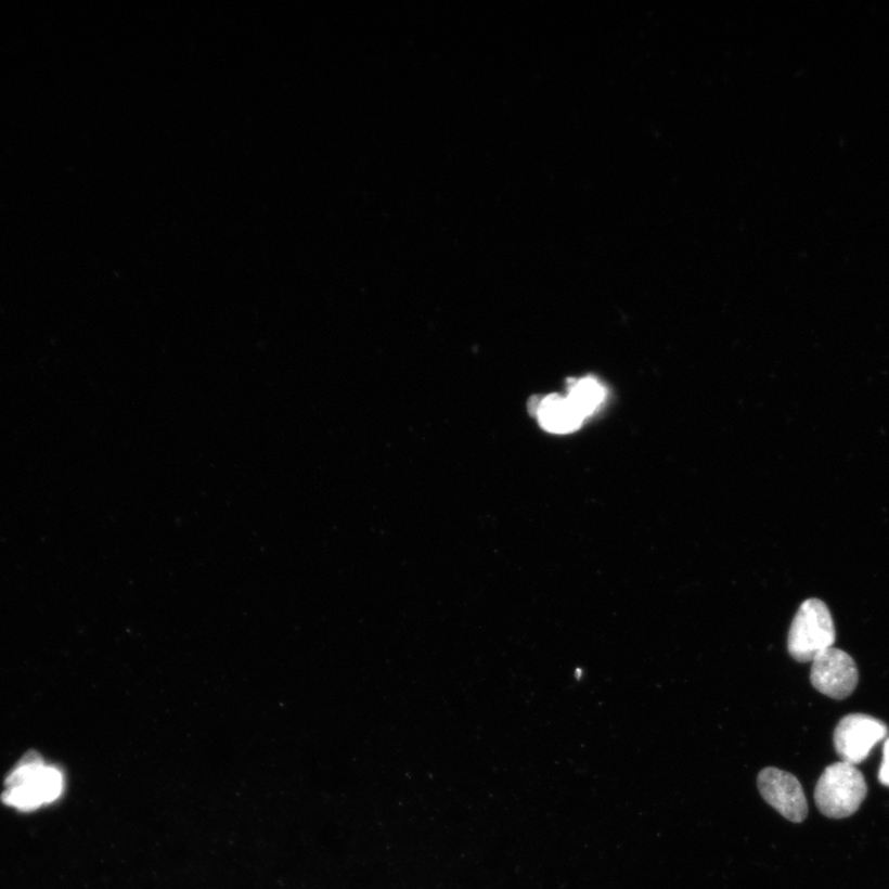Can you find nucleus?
Returning <instances> with one entry per match:
<instances>
[{
    "instance_id": "1",
    "label": "nucleus",
    "mask_w": 889,
    "mask_h": 889,
    "mask_svg": "<svg viewBox=\"0 0 889 889\" xmlns=\"http://www.w3.org/2000/svg\"><path fill=\"white\" fill-rule=\"evenodd\" d=\"M62 772L38 758L23 760L7 780L4 802L21 811H34L55 802L64 793Z\"/></svg>"
},
{
    "instance_id": "6",
    "label": "nucleus",
    "mask_w": 889,
    "mask_h": 889,
    "mask_svg": "<svg viewBox=\"0 0 889 889\" xmlns=\"http://www.w3.org/2000/svg\"><path fill=\"white\" fill-rule=\"evenodd\" d=\"M760 794L766 802L794 823H802L808 814L804 790L793 773L775 768L760 772Z\"/></svg>"
},
{
    "instance_id": "2",
    "label": "nucleus",
    "mask_w": 889,
    "mask_h": 889,
    "mask_svg": "<svg viewBox=\"0 0 889 889\" xmlns=\"http://www.w3.org/2000/svg\"><path fill=\"white\" fill-rule=\"evenodd\" d=\"M867 785L855 764L837 762L826 768L815 787V803L821 813L832 820H842L864 802Z\"/></svg>"
},
{
    "instance_id": "7",
    "label": "nucleus",
    "mask_w": 889,
    "mask_h": 889,
    "mask_svg": "<svg viewBox=\"0 0 889 889\" xmlns=\"http://www.w3.org/2000/svg\"><path fill=\"white\" fill-rule=\"evenodd\" d=\"M536 414L542 429L553 434L574 433L584 421L567 396L551 395L541 399Z\"/></svg>"
},
{
    "instance_id": "4",
    "label": "nucleus",
    "mask_w": 889,
    "mask_h": 889,
    "mask_svg": "<svg viewBox=\"0 0 889 889\" xmlns=\"http://www.w3.org/2000/svg\"><path fill=\"white\" fill-rule=\"evenodd\" d=\"M888 734L881 720L866 714H850L834 732V746L843 762L861 763Z\"/></svg>"
},
{
    "instance_id": "3",
    "label": "nucleus",
    "mask_w": 889,
    "mask_h": 889,
    "mask_svg": "<svg viewBox=\"0 0 889 889\" xmlns=\"http://www.w3.org/2000/svg\"><path fill=\"white\" fill-rule=\"evenodd\" d=\"M834 620L821 600H807L799 607L789 629L788 652L798 662H812L835 643Z\"/></svg>"
},
{
    "instance_id": "8",
    "label": "nucleus",
    "mask_w": 889,
    "mask_h": 889,
    "mask_svg": "<svg viewBox=\"0 0 889 889\" xmlns=\"http://www.w3.org/2000/svg\"><path fill=\"white\" fill-rule=\"evenodd\" d=\"M604 397H606V392H604L603 386L598 381L591 377L575 382L567 396L583 420L594 413L595 409L603 403Z\"/></svg>"
},
{
    "instance_id": "9",
    "label": "nucleus",
    "mask_w": 889,
    "mask_h": 889,
    "mask_svg": "<svg viewBox=\"0 0 889 889\" xmlns=\"http://www.w3.org/2000/svg\"><path fill=\"white\" fill-rule=\"evenodd\" d=\"M879 782L886 787H889V737L884 748V761L878 773Z\"/></svg>"
},
{
    "instance_id": "5",
    "label": "nucleus",
    "mask_w": 889,
    "mask_h": 889,
    "mask_svg": "<svg viewBox=\"0 0 889 889\" xmlns=\"http://www.w3.org/2000/svg\"><path fill=\"white\" fill-rule=\"evenodd\" d=\"M811 682L825 696L848 698L858 687V666L849 654L830 647L812 661Z\"/></svg>"
}]
</instances>
